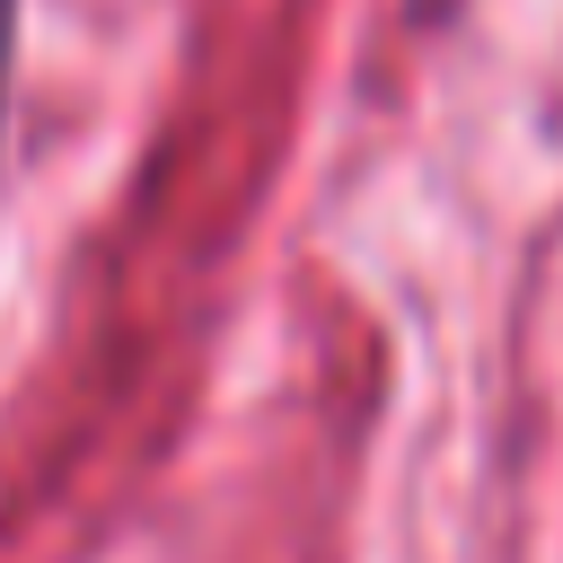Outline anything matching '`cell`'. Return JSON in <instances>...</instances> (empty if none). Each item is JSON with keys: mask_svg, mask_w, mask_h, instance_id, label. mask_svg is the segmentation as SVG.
Returning <instances> with one entry per match:
<instances>
[{"mask_svg": "<svg viewBox=\"0 0 563 563\" xmlns=\"http://www.w3.org/2000/svg\"><path fill=\"white\" fill-rule=\"evenodd\" d=\"M9 70H18V0H0V123H9Z\"/></svg>", "mask_w": 563, "mask_h": 563, "instance_id": "6da1fadb", "label": "cell"}]
</instances>
